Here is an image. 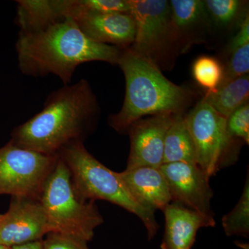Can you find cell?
<instances>
[{
	"instance_id": "cell-1",
	"label": "cell",
	"mask_w": 249,
	"mask_h": 249,
	"mask_svg": "<svg viewBox=\"0 0 249 249\" xmlns=\"http://www.w3.org/2000/svg\"><path fill=\"white\" fill-rule=\"evenodd\" d=\"M97 98L86 79L49 93L40 112L13 129L9 142L22 148L57 155L64 147L84 142L99 119Z\"/></svg>"
},
{
	"instance_id": "cell-2",
	"label": "cell",
	"mask_w": 249,
	"mask_h": 249,
	"mask_svg": "<svg viewBox=\"0 0 249 249\" xmlns=\"http://www.w3.org/2000/svg\"><path fill=\"white\" fill-rule=\"evenodd\" d=\"M18 67L25 76L54 75L70 85L76 69L87 62L117 65L122 50L90 40L71 18L34 34H19L16 44Z\"/></svg>"
},
{
	"instance_id": "cell-3",
	"label": "cell",
	"mask_w": 249,
	"mask_h": 249,
	"mask_svg": "<svg viewBox=\"0 0 249 249\" xmlns=\"http://www.w3.org/2000/svg\"><path fill=\"white\" fill-rule=\"evenodd\" d=\"M117 65L124 72L125 95L121 110L108 123L119 133L127 134L131 124L145 116L183 114L193 101L191 90L174 84L156 64L129 48L122 50Z\"/></svg>"
},
{
	"instance_id": "cell-4",
	"label": "cell",
	"mask_w": 249,
	"mask_h": 249,
	"mask_svg": "<svg viewBox=\"0 0 249 249\" xmlns=\"http://www.w3.org/2000/svg\"><path fill=\"white\" fill-rule=\"evenodd\" d=\"M71 175L77 196L85 201L105 200L117 205L142 221L148 240H152L160 227L155 211L143 207L129 193L119 173L98 161L85 146L84 142L70 144L58 152Z\"/></svg>"
},
{
	"instance_id": "cell-5",
	"label": "cell",
	"mask_w": 249,
	"mask_h": 249,
	"mask_svg": "<svg viewBox=\"0 0 249 249\" xmlns=\"http://www.w3.org/2000/svg\"><path fill=\"white\" fill-rule=\"evenodd\" d=\"M40 201L50 232L73 236L89 242L94 237L96 228L104 222L95 201L83 200L77 196L70 170L59 156L43 187Z\"/></svg>"
},
{
	"instance_id": "cell-6",
	"label": "cell",
	"mask_w": 249,
	"mask_h": 249,
	"mask_svg": "<svg viewBox=\"0 0 249 249\" xmlns=\"http://www.w3.org/2000/svg\"><path fill=\"white\" fill-rule=\"evenodd\" d=\"M58 160L9 142L0 147V196L40 199L46 181Z\"/></svg>"
},
{
	"instance_id": "cell-7",
	"label": "cell",
	"mask_w": 249,
	"mask_h": 249,
	"mask_svg": "<svg viewBox=\"0 0 249 249\" xmlns=\"http://www.w3.org/2000/svg\"><path fill=\"white\" fill-rule=\"evenodd\" d=\"M129 14L135 22L136 35L129 49L158 66L176 34L169 1L130 0Z\"/></svg>"
},
{
	"instance_id": "cell-8",
	"label": "cell",
	"mask_w": 249,
	"mask_h": 249,
	"mask_svg": "<svg viewBox=\"0 0 249 249\" xmlns=\"http://www.w3.org/2000/svg\"><path fill=\"white\" fill-rule=\"evenodd\" d=\"M184 120L194 145L196 165L211 178L219 170L227 119L202 98Z\"/></svg>"
},
{
	"instance_id": "cell-9",
	"label": "cell",
	"mask_w": 249,
	"mask_h": 249,
	"mask_svg": "<svg viewBox=\"0 0 249 249\" xmlns=\"http://www.w3.org/2000/svg\"><path fill=\"white\" fill-rule=\"evenodd\" d=\"M50 232L40 199L11 196L9 209L0 214V245H24L42 240Z\"/></svg>"
},
{
	"instance_id": "cell-10",
	"label": "cell",
	"mask_w": 249,
	"mask_h": 249,
	"mask_svg": "<svg viewBox=\"0 0 249 249\" xmlns=\"http://www.w3.org/2000/svg\"><path fill=\"white\" fill-rule=\"evenodd\" d=\"M160 168L166 178L173 202L213 216L211 207L213 191L210 178L197 165L178 162L165 163Z\"/></svg>"
},
{
	"instance_id": "cell-11",
	"label": "cell",
	"mask_w": 249,
	"mask_h": 249,
	"mask_svg": "<svg viewBox=\"0 0 249 249\" xmlns=\"http://www.w3.org/2000/svg\"><path fill=\"white\" fill-rule=\"evenodd\" d=\"M178 115L180 114H157L131 124L127 132L130 150L126 169L142 166L160 168L163 165L165 135Z\"/></svg>"
},
{
	"instance_id": "cell-12",
	"label": "cell",
	"mask_w": 249,
	"mask_h": 249,
	"mask_svg": "<svg viewBox=\"0 0 249 249\" xmlns=\"http://www.w3.org/2000/svg\"><path fill=\"white\" fill-rule=\"evenodd\" d=\"M74 21L90 40L121 50L130 47L135 38V22L129 14L91 13Z\"/></svg>"
},
{
	"instance_id": "cell-13",
	"label": "cell",
	"mask_w": 249,
	"mask_h": 249,
	"mask_svg": "<svg viewBox=\"0 0 249 249\" xmlns=\"http://www.w3.org/2000/svg\"><path fill=\"white\" fill-rule=\"evenodd\" d=\"M163 212L165 228L161 249H191L201 228L215 225L213 216L201 214L178 203H170Z\"/></svg>"
},
{
	"instance_id": "cell-14",
	"label": "cell",
	"mask_w": 249,
	"mask_h": 249,
	"mask_svg": "<svg viewBox=\"0 0 249 249\" xmlns=\"http://www.w3.org/2000/svg\"><path fill=\"white\" fill-rule=\"evenodd\" d=\"M127 189L139 204L149 210L162 211L172 202L166 178L160 168L142 166L119 173Z\"/></svg>"
},
{
	"instance_id": "cell-15",
	"label": "cell",
	"mask_w": 249,
	"mask_h": 249,
	"mask_svg": "<svg viewBox=\"0 0 249 249\" xmlns=\"http://www.w3.org/2000/svg\"><path fill=\"white\" fill-rule=\"evenodd\" d=\"M16 22L20 34L45 30L63 20L54 0H18Z\"/></svg>"
},
{
	"instance_id": "cell-16",
	"label": "cell",
	"mask_w": 249,
	"mask_h": 249,
	"mask_svg": "<svg viewBox=\"0 0 249 249\" xmlns=\"http://www.w3.org/2000/svg\"><path fill=\"white\" fill-rule=\"evenodd\" d=\"M249 74L219 87L213 91H207L204 99L220 115L228 119L242 105L249 102Z\"/></svg>"
},
{
	"instance_id": "cell-17",
	"label": "cell",
	"mask_w": 249,
	"mask_h": 249,
	"mask_svg": "<svg viewBox=\"0 0 249 249\" xmlns=\"http://www.w3.org/2000/svg\"><path fill=\"white\" fill-rule=\"evenodd\" d=\"M196 164L194 145L183 114L175 118L165 135L163 164L170 163Z\"/></svg>"
},
{
	"instance_id": "cell-18",
	"label": "cell",
	"mask_w": 249,
	"mask_h": 249,
	"mask_svg": "<svg viewBox=\"0 0 249 249\" xmlns=\"http://www.w3.org/2000/svg\"><path fill=\"white\" fill-rule=\"evenodd\" d=\"M249 142V103L242 105L227 119L225 142L219 161V169L235 163L237 158L235 142Z\"/></svg>"
},
{
	"instance_id": "cell-19",
	"label": "cell",
	"mask_w": 249,
	"mask_h": 249,
	"mask_svg": "<svg viewBox=\"0 0 249 249\" xmlns=\"http://www.w3.org/2000/svg\"><path fill=\"white\" fill-rule=\"evenodd\" d=\"M58 6L62 18L73 20L91 13L130 12V0H58Z\"/></svg>"
},
{
	"instance_id": "cell-20",
	"label": "cell",
	"mask_w": 249,
	"mask_h": 249,
	"mask_svg": "<svg viewBox=\"0 0 249 249\" xmlns=\"http://www.w3.org/2000/svg\"><path fill=\"white\" fill-rule=\"evenodd\" d=\"M175 30L188 29L200 22L207 12L204 1L172 0L169 1Z\"/></svg>"
},
{
	"instance_id": "cell-21",
	"label": "cell",
	"mask_w": 249,
	"mask_h": 249,
	"mask_svg": "<svg viewBox=\"0 0 249 249\" xmlns=\"http://www.w3.org/2000/svg\"><path fill=\"white\" fill-rule=\"evenodd\" d=\"M222 227L227 236L249 234V180L246 181L245 188L240 200L235 208L222 217Z\"/></svg>"
},
{
	"instance_id": "cell-22",
	"label": "cell",
	"mask_w": 249,
	"mask_h": 249,
	"mask_svg": "<svg viewBox=\"0 0 249 249\" xmlns=\"http://www.w3.org/2000/svg\"><path fill=\"white\" fill-rule=\"evenodd\" d=\"M195 79L207 91H213L220 84L223 76L222 65L215 58L209 56L198 58L193 66Z\"/></svg>"
},
{
	"instance_id": "cell-23",
	"label": "cell",
	"mask_w": 249,
	"mask_h": 249,
	"mask_svg": "<svg viewBox=\"0 0 249 249\" xmlns=\"http://www.w3.org/2000/svg\"><path fill=\"white\" fill-rule=\"evenodd\" d=\"M249 43L231 52L227 67L223 70V76L218 88L229 82L249 74Z\"/></svg>"
},
{
	"instance_id": "cell-24",
	"label": "cell",
	"mask_w": 249,
	"mask_h": 249,
	"mask_svg": "<svg viewBox=\"0 0 249 249\" xmlns=\"http://www.w3.org/2000/svg\"><path fill=\"white\" fill-rule=\"evenodd\" d=\"M204 3L207 12L221 25H228L233 22L242 6V1L237 0H207Z\"/></svg>"
},
{
	"instance_id": "cell-25",
	"label": "cell",
	"mask_w": 249,
	"mask_h": 249,
	"mask_svg": "<svg viewBox=\"0 0 249 249\" xmlns=\"http://www.w3.org/2000/svg\"><path fill=\"white\" fill-rule=\"evenodd\" d=\"M42 242L43 249H90L86 241L58 232H49Z\"/></svg>"
},
{
	"instance_id": "cell-26",
	"label": "cell",
	"mask_w": 249,
	"mask_h": 249,
	"mask_svg": "<svg viewBox=\"0 0 249 249\" xmlns=\"http://www.w3.org/2000/svg\"><path fill=\"white\" fill-rule=\"evenodd\" d=\"M249 43V15L246 16L244 20L241 23L240 30L233 37L230 45L231 52L243 47Z\"/></svg>"
},
{
	"instance_id": "cell-27",
	"label": "cell",
	"mask_w": 249,
	"mask_h": 249,
	"mask_svg": "<svg viewBox=\"0 0 249 249\" xmlns=\"http://www.w3.org/2000/svg\"><path fill=\"white\" fill-rule=\"evenodd\" d=\"M43 240V239H42ZM42 240L34 241L24 245L15 246L11 247V249H43V242Z\"/></svg>"
},
{
	"instance_id": "cell-28",
	"label": "cell",
	"mask_w": 249,
	"mask_h": 249,
	"mask_svg": "<svg viewBox=\"0 0 249 249\" xmlns=\"http://www.w3.org/2000/svg\"><path fill=\"white\" fill-rule=\"evenodd\" d=\"M0 249H11V247H7V246L0 245Z\"/></svg>"
}]
</instances>
